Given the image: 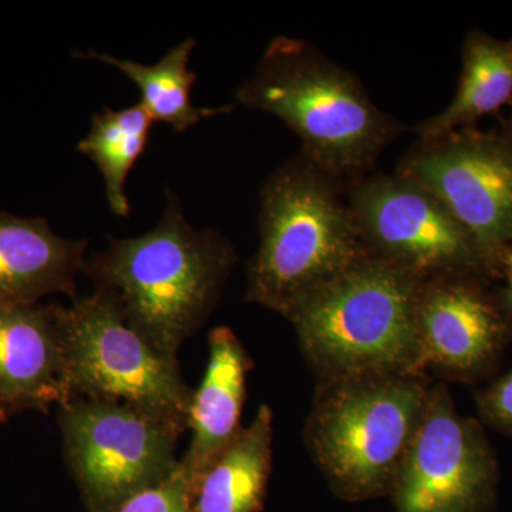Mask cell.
Masks as SVG:
<instances>
[{"label":"cell","mask_w":512,"mask_h":512,"mask_svg":"<svg viewBox=\"0 0 512 512\" xmlns=\"http://www.w3.org/2000/svg\"><path fill=\"white\" fill-rule=\"evenodd\" d=\"M59 325L66 399L124 403L188 430L194 392L180 362L141 338L104 293L59 306Z\"/></svg>","instance_id":"obj_6"},{"label":"cell","mask_w":512,"mask_h":512,"mask_svg":"<svg viewBox=\"0 0 512 512\" xmlns=\"http://www.w3.org/2000/svg\"><path fill=\"white\" fill-rule=\"evenodd\" d=\"M500 279H503L504 285L497 288L498 298L512 320V245L505 255Z\"/></svg>","instance_id":"obj_21"},{"label":"cell","mask_w":512,"mask_h":512,"mask_svg":"<svg viewBox=\"0 0 512 512\" xmlns=\"http://www.w3.org/2000/svg\"><path fill=\"white\" fill-rule=\"evenodd\" d=\"M235 99L281 120L305 156L348 184L369 174L407 130L377 106L356 74L296 37L271 40Z\"/></svg>","instance_id":"obj_2"},{"label":"cell","mask_w":512,"mask_h":512,"mask_svg":"<svg viewBox=\"0 0 512 512\" xmlns=\"http://www.w3.org/2000/svg\"><path fill=\"white\" fill-rule=\"evenodd\" d=\"M421 279L367 255L288 320L319 380L426 375L416 302Z\"/></svg>","instance_id":"obj_4"},{"label":"cell","mask_w":512,"mask_h":512,"mask_svg":"<svg viewBox=\"0 0 512 512\" xmlns=\"http://www.w3.org/2000/svg\"><path fill=\"white\" fill-rule=\"evenodd\" d=\"M195 45L197 40L188 37L168 50L167 55L154 64H141L97 52L80 53L77 56L117 67L140 89V104L153 121L167 124L178 133H184L202 119L232 110V106L197 107L192 104L191 90L197 74L192 72L188 64Z\"/></svg>","instance_id":"obj_17"},{"label":"cell","mask_w":512,"mask_h":512,"mask_svg":"<svg viewBox=\"0 0 512 512\" xmlns=\"http://www.w3.org/2000/svg\"><path fill=\"white\" fill-rule=\"evenodd\" d=\"M66 399L59 305L0 306V404L47 412Z\"/></svg>","instance_id":"obj_12"},{"label":"cell","mask_w":512,"mask_h":512,"mask_svg":"<svg viewBox=\"0 0 512 512\" xmlns=\"http://www.w3.org/2000/svg\"><path fill=\"white\" fill-rule=\"evenodd\" d=\"M153 123L140 103L127 109H106L93 116L89 133L77 143V151L89 157L103 175L107 202L117 217L130 215L127 177L146 151Z\"/></svg>","instance_id":"obj_18"},{"label":"cell","mask_w":512,"mask_h":512,"mask_svg":"<svg viewBox=\"0 0 512 512\" xmlns=\"http://www.w3.org/2000/svg\"><path fill=\"white\" fill-rule=\"evenodd\" d=\"M210 359L204 379L192 393L188 430L190 447L180 461L190 480L192 495L208 468L242 430L247 376L252 359L238 336L227 326L211 330Z\"/></svg>","instance_id":"obj_13"},{"label":"cell","mask_w":512,"mask_h":512,"mask_svg":"<svg viewBox=\"0 0 512 512\" xmlns=\"http://www.w3.org/2000/svg\"><path fill=\"white\" fill-rule=\"evenodd\" d=\"M396 173L423 185L453 215L500 279L512 245V128H460L419 140Z\"/></svg>","instance_id":"obj_8"},{"label":"cell","mask_w":512,"mask_h":512,"mask_svg":"<svg viewBox=\"0 0 512 512\" xmlns=\"http://www.w3.org/2000/svg\"><path fill=\"white\" fill-rule=\"evenodd\" d=\"M235 261L231 242L214 229L192 227L167 190L160 224L140 237H110L106 249L87 259L83 274L141 338L178 360L217 305Z\"/></svg>","instance_id":"obj_1"},{"label":"cell","mask_w":512,"mask_h":512,"mask_svg":"<svg viewBox=\"0 0 512 512\" xmlns=\"http://www.w3.org/2000/svg\"><path fill=\"white\" fill-rule=\"evenodd\" d=\"M348 183L302 151L259 192V247L247 266V302L286 319L367 254Z\"/></svg>","instance_id":"obj_3"},{"label":"cell","mask_w":512,"mask_h":512,"mask_svg":"<svg viewBox=\"0 0 512 512\" xmlns=\"http://www.w3.org/2000/svg\"><path fill=\"white\" fill-rule=\"evenodd\" d=\"M500 467L483 424L458 412L433 384L416 436L394 480L396 512H490Z\"/></svg>","instance_id":"obj_10"},{"label":"cell","mask_w":512,"mask_h":512,"mask_svg":"<svg viewBox=\"0 0 512 512\" xmlns=\"http://www.w3.org/2000/svg\"><path fill=\"white\" fill-rule=\"evenodd\" d=\"M431 389L426 375L319 380L303 440L333 493L350 501L392 493Z\"/></svg>","instance_id":"obj_5"},{"label":"cell","mask_w":512,"mask_h":512,"mask_svg":"<svg viewBox=\"0 0 512 512\" xmlns=\"http://www.w3.org/2000/svg\"><path fill=\"white\" fill-rule=\"evenodd\" d=\"M491 284L474 275L421 282L416 326L424 373L474 383L497 370L512 340V320Z\"/></svg>","instance_id":"obj_11"},{"label":"cell","mask_w":512,"mask_h":512,"mask_svg":"<svg viewBox=\"0 0 512 512\" xmlns=\"http://www.w3.org/2000/svg\"><path fill=\"white\" fill-rule=\"evenodd\" d=\"M512 107V39L481 29L468 30L461 46V73L450 104L414 126L419 140H431L460 128L477 127L487 116Z\"/></svg>","instance_id":"obj_15"},{"label":"cell","mask_w":512,"mask_h":512,"mask_svg":"<svg viewBox=\"0 0 512 512\" xmlns=\"http://www.w3.org/2000/svg\"><path fill=\"white\" fill-rule=\"evenodd\" d=\"M274 413L261 404L227 450L201 478L191 512H258L272 471Z\"/></svg>","instance_id":"obj_16"},{"label":"cell","mask_w":512,"mask_h":512,"mask_svg":"<svg viewBox=\"0 0 512 512\" xmlns=\"http://www.w3.org/2000/svg\"><path fill=\"white\" fill-rule=\"evenodd\" d=\"M501 121H504V123L507 124V126H510L512 128V113H511V116L508 117V119L501 120Z\"/></svg>","instance_id":"obj_23"},{"label":"cell","mask_w":512,"mask_h":512,"mask_svg":"<svg viewBox=\"0 0 512 512\" xmlns=\"http://www.w3.org/2000/svg\"><path fill=\"white\" fill-rule=\"evenodd\" d=\"M346 194L367 254L421 281L453 275L494 281L466 229L412 178L366 174L349 183Z\"/></svg>","instance_id":"obj_9"},{"label":"cell","mask_w":512,"mask_h":512,"mask_svg":"<svg viewBox=\"0 0 512 512\" xmlns=\"http://www.w3.org/2000/svg\"><path fill=\"white\" fill-rule=\"evenodd\" d=\"M192 487L183 468L173 478L121 505L116 512H191Z\"/></svg>","instance_id":"obj_19"},{"label":"cell","mask_w":512,"mask_h":512,"mask_svg":"<svg viewBox=\"0 0 512 512\" xmlns=\"http://www.w3.org/2000/svg\"><path fill=\"white\" fill-rule=\"evenodd\" d=\"M9 413L3 409L2 404H0V424L5 423L6 420L9 419Z\"/></svg>","instance_id":"obj_22"},{"label":"cell","mask_w":512,"mask_h":512,"mask_svg":"<svg viewBox=\"0 0 512 512\" xmlns=\"http://www.w3.org/2000/svg\"><path fill=\"white\" fill-rule=\"evenodd\" d=\"M87 239L59 237L43 218L0 214V306L37 305L64 293L72 301L86 265Z\"/></svg>","instance_id":"obj_14"},{"label":"cell","mask_w":512,"mask_h":512,"mask_svg":"<svg viewBox=\"0 0 512 512\" xmlns=\"http://www.w3.org/2000/svg\"><path fill=\"white\" fill-rule=\"evenodd\" d=\"M476 404L484 424L512 437V369L480 390Z\"/></svg>","instance_id":"obj_20"},{"label":"cell","mask_w":512,"mask_h":512,"mask_svg":"<svg viewBox=\"0 0 512 512\" xmlns=\"http://www.w3.org/2000/svg\"><path fill=\"white\" fill-rule=\"evenodd\" d=\"M59 426L66 466L96 511L116 512L180 470L184 431L127 404L70 397L59 404Z\"/></svg>","instance_id":"obj_7"}]
</instances>
